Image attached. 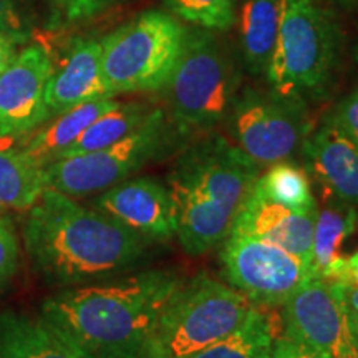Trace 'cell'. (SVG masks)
<instances>
[{
	"instance_id": "83f0119b",
	"label": "cell",
	"mask_w": 358,
	"mask_h": 358,
	"mask_svg": "<svg viewBox=\"0 0 358 358\" xmlns=\"http://www.w3.org/2000/svg\"><path fill=\"white\" fill-rule=\"evenodd\" d=\"M332 118L350 140L358 146V88L343 98L335 108Z\"/></svg>"
},
{
	"instance_id": "3957f363",
	"label": "cell",
	"mask_w": 358,
	"mask_h": 358,
	"mask_svg": "<svg viewBox=\"0 0 358 358\" xmlns=\"http://www.w3.org/2000/svg\"><path fill=\"white\" fill-rule=\"evenodd\" d=\"M261 169L219 134L196 141L178 156L166 186L176 211V236L189 256L226 241Z\"/></svg>"
},
{
	"instance_id": "d6a6232c",
	"label": "cell",
	"mask_w": 358,
	"mask_h": 358,
	"mask_svg": "<svg viewBox=\"0 0 358 358\" xmlns=\"http://www.w3.org/2000/svg\"><path fill=\"white\" fill-rule=\"evenodd\" d=\"M343 301H345L348 310L358 313V287L357 285L338 284Z\"/></svg>"
},
{
	"instance_id": "9c48e42d",
	"label": "cell",
	"mask_w": 358,
	"mask_h": 358,
	"mask_svg": "<svg viewBox=\"0 0 358 358\" xmlns=\"http://www.w3.org/2000/svg\"><path fill=\"white\" fill-rule=\"evenodd\" d=\"M224 123L231 143L261 168L292 159L308 136L306 103L257 88L239 92Z\"/></svg>"
},
{
	"instance_id": "e0dca14e",
	"label": "cell",
	"mask_w": 358,
	"mask_h": 358,
	"mask_svg": "<svg viewBox=\"0 0 358 358\" xmlns=\"http://www.w3.org/2000/svg\"><path fill=\"white\" fill-rule=\"evenodd\" d=\"M324 203L317 206L312 237L310 272L312 279L337 282L340 268L345 261L342 249L357 227L358 211L355 206L343 203L322 191Z\"/></svg>"
},
{
	"instance_id": "f1b7e54d",
	"label": "cell",
	"mask_w": 358,
	"mask_h": 358,
	"mask_svg": "<svg viewBox=\"0 0 358 358\" xmlns=\"http://www.w3.org/2000/svg\"><path fill=\"white\" fill-rule=\"evenodd\" d=\"M0 35L15 45L29 38V32L25 30L20 13L13 6V0H0Z\"/></svg>"
},
{
	"instance_id": "4316f807",
	"label": "cell",
	"mask_w": 358,
	"mask_h": 358,
	"mask_svg": "<svg viewBox=\"0 0 358 358\" xmlns=\"http://www.w3.org/2000/svg\"><path fill=\"white\" fill-rule=\"evenodd\" d=\"M120 0H53L58 24H77L93 19Z\"/></svg>"
},
{
	"instance_id": "7a4b0ae2",
	"label": "cell",
	"mask_w": 358,
	"mask_h": 358,
	"mask_svg": "<svg viewBox=\"0 0 358 358\" xmlns=\"http://www.w3.org/2000/svg\"><path fill=\"white\" fill-rule=\"evenodd\" d=\"M24 243L40 274L58 284H82L140 264L151 241L108 214L47 187L27 211Z\"/></svg>"
},
{
	"instance_id": "4dcf8cb0",
	"label": "cell",
	"mask_w": 358,
	"mask_h": 358,
	"mask_svg": "<svg viewBox=\"0 0 358 358\" xmlns=\"http://www.w3.org/2000/svg\"><path fill=\"white\" fill-rule=\"evenodd\" d=\"M337 284H348L358 287V250L350 254V256H345V261H343L342 268H340Z\"/></svg>"
},
{
	"instance_id": "7402d4cb",
	"label": "cell",
	"mask_w": 358,
	"mask_h": 358,
	"mask_svg": "<svg viewBox=\"0 0 358 358\" xmlns=\"http://www.w3.org/2000/svg\"><path fill=\"white\" fill-rule=\"evenodd\" d=\"M151 111L153 108H150L145 103H118L115 108L98 116L82 133V136L62 155V158L92 153V151L115 145L140 127Z\"/></svg>"
},
{
	"instance_id": "e575fe53",
	"label": "cell",
	"mask_w": 358,
	"mask_h": 358,
	"mask_svg": "<svg viewBox=\"0 0 358 358\" xmlns=\"http://www.w3.org/2000/svg\"><path fill=\"white\" fill-rule=\"evenodd\" d=\"M350 327H352L353 342H355V347L358 352V313H355V312H350Z\"/></svg>"
},
{
	"instance_id": "1f68e13d",
	"label": "cell",
	"mask_w": 358,
	"mask_h": 358,
	"mask_svg": "<svg viewBox=\"0 0 358 358\" xmlns=\"http://www.w3.org/2000/svg\"><path fill=\"white\" fill-rule=\"evenodd\" d=\"M13 55H15V43H12L10 40L0 35V73L10 64Z\"/></svg>"
},
{
	"instance_id": "9a60e30c",
	"label": "cell",
	"mask_w": 358,
	"mask_h": 358,
	"mask_svg": "<svg viewBox=\"0 0 358 358\" xmlns=\"http://www.w3.org/2000/svg\"><path fill=\"white\" fill-rule=\"evenodd\" d=\"M315 214L317 209L295 211L272 203L252 189L236 216L231 234L257 237L279 245L310 267Z\"/></svg>"
},
{
	"instance_id": "d4e9b609",
	"label": "cell",
	"mask_w": 358,
	"mask_h": 358,
	"mask_svg": "<svg viewBox=\"0 0 358 358\" xmlns=\"http://www.w3.org/2000/svg\"><path fill=\"white\" fill-rule=\"evenodd\" d=\"M174 17L201 29L226 32L236 25V0H163Z\"/></svg>"
},
{
	"instance_id": "277c9868",
	"label": "cell",
	"mask_w": 358,
	"mask_h": 358,
	"mask_svg": "<svg viewBox=\"0 0 358 358\" xmlns=\"http://www.w3.org/2000/svg\"><path fill=\"white\" fill-rule=\"evenodd\" d=\"M243 75L214 30L192 27L166 85L169 122L182 138L224 123L241 92Z\"/></svg>"
},
{
	"instance_id": "d6986e66",
	"label": "cell",
	"mask_w": 358,
	"mask_h": 358,
	"mask_svg": "<svg viewBox=\"0 0 358 358\" xmlns=\"http://www.w3.org/2000/svg\"><path fill=\"white\" fill-rule=\"evenodd\" d=\"M118 103L120 101L115 98H101V100L83 103L65 113L57 115L52 123L35 129L30 134L29 140L22 146V151L35 166L42 169L47 168L48 164L62 158V155L82 136V133L98 116L115 108Z\"/></svg>"
},
{
	"instance_id": "52a82bcc",
	"label": "cell",
	"mask_w": 358,
	"mask_h": 358,
	"mask_svg": "<svg viewBox=\"0 0 358 358\" xmlns=\"http://www.w3.org/2000/svg\"><path fill=\"white\" fill-rule=\"evenodd\" d=\"M186 27L163 10H148L101 40V66L111 95L159 92L176 66Z\"/></svg>"
},
{
	"instance_id": "836d02e7",
	"label": "cell",
	"mask_w": 358,
	"mask_h": 358,
	"mask_svg": "<svg viewBox=\"0 0 358 358\" xmlns=\"http://www.w3.org/2000/svg\"><path fill=\"white\" fill-rule=\"evenodd\" d=\"M29 136H17V134H0V153L8 150H15V148H22Z\"/></svg>"
},
{
	"instance_id": "5bb4252c",
	"label": "cell",
	"mask_w": 358,
	"mask_h": 358,
	"mask_svg": "<svg viewBox=\"0 0 358 358\" xmlns=\"http://www.w3.org/2000/svg\"><path fill=\"white\" fill-rule=\"evenodd\" d=\"M301 151L307 173L319 181L322 191L358 209V146L332 116L308 133Z\"/></svg>"
},
{
	"instance_id": "5b68a950",
	"label": "cell",
	"mask_w": 358,
	"mask_h": 358,
	"mask_svg": "<svg viewBox=\"0 0 358 358\" xmlns=\"http://www.w3.org/2000/svg\"><path fill=\"white\" fill-rule=\"evenodd\" d=\"M340 45L337 22L317 0H280L279 32L266 71L272 92L303 103L324 95Z\"/></svg>"
},
{
	"instance_id": "7c38bea8",
	"label": "cell",
	"mask_w": 358,
	"mask_h": 358,
	"mask_svg": "<svg viewBox=\"0 0 358 358\" xmlns=\"http://www.w3.org/2000/svg\"><path fill=\"white\" fill-rule=\"evenodd\" d=\"M53 58L43 45H29L15 53L0 73V134L30 136L50 118L45 88Z\"/></svg>"
},
{
	"instance_id": "8d00e7d4",
	"label": "cell",
	"mask_w": 358,
	"mask_h": 358,
	"mask_svg": "<svg viewBox=\"0 0 358 358\" xmlns=\"http://www.w3.org/2000/svg\"><path fill=\"white\" fill-rule=\"evenodd\" d=\"M355 58H357V62H358V45H357V48H355Z\"/></svg>"
},
{
	"instance_id": "ac0fdd59",
	"label": "cell",
	"mask_w": 358,
	"mask_h": 358,
	"mask_svg": "<svg viewBox=\"0 0 358 358\" xmlns=\"http://www.w3.org/2000/svg\"><path fill=\"white\" fill-rule=\"evenodd\" d=\"M0 358H85L45 317L0 315Z\"/></svg>"
},
{
	"instance_id": "ba28073f",
	"label": "cell",
	"mask_w": 358,
	"mask_h": 358,
	"mask_svg": "<svg viewBox=\"0 0 358 358\" xmlns=\"http://www.w3.org/2000/svg\"><path fill=\"white\" fill-rule=\"evenodd\" d=\"M181 140L185 138L169 122L166 111L153 108L140 127L115 145L62 158L43 168L45 187L71 198L100 194L151 161L164 158Z\"/></svg>"
},
{
	"instance_id": "cb8c5ba5",
	"label": "cell",
	"mask_w": 358,
	"mask_h": 358,
	"mask_svg": "<svg viewBox=\"0 0 358 358\" xmlns=\"http://www.w3.org/2000/svg\"><path fill=\"white\" fill-rule=\"evenodd\" d=\"M254 191L272 203L295 211H313L319 204L313 196L307 169L292 159L267 166L266 173L257 178Z\"/></svg>"
},
{
	"instance_id": "44dd1931",
	"label": "cell",
	"mask_w": 358,
	"mask_h": 358,
	"mask_svg": "<svg viewBox=\"0 0 358 358\" xmlns=\"http://www.w3.org/2000/svg\"><path fill=\"white\" fill-rule=\"evenodd\" d=\"M45 189L43 169L22 148L0 153V213L29 211Z\"/></svg>"
},
{
	"instance_id": "f546056e",
	"label": "cell",
	"mask_w": 358,
	"mask_h": 358,
	"mask_svg": "<svg viewBox=\"0 0 358 358\" xmlns=\"http://www.w3.org/2000/svg\"><path fill=\"white\" fill-rule=\"evenodd\" d=\"M268 358H325L319 352L312 350L310 347L303 345L302 342L289 337L287 334L275 335L272 342Z\"/></svg>"
},
{
	"instance_id": "d590c367",
	"label": "cell",
	"mask_w": 358,
	"mask_h": 358,
	"mask_svg": "<svg viewBox=\"0 0 358 358\" xmlns=\"http://www.w3.org/2000/svg\"><path fill=\"white\" fill-rule=\"evenodd\" d=\"M330 2L337 3V6L347 8V10H352V8L358 6V0H330Z\"/></svg>"
},
{
	"instance_id": "4fadbf2b",
	"label": "cell",
	"mask_w": 358,
	"mask_h": 358,
	"mask_svg": "<svg viewBox=\"0 0 358 358\" xmlns=\"http://www.w3.org/2000/svg\"><path fill=\"white\" fill-rule=\"evenodd\" d=\"M93 208L108 214L148 241L176 236V211L166 185L155 178H128L100 192Z\"/></svg>"
},
{
	"instance_id": "8fae6325",
	"label": "cell",
	"mask_w": 358,
	"mask_h": 358,
	"mask_svg": "<svg viewBox=\"0 0 358 358\" xmlns=\"http://www.w3.org/2000/svg\"><path fill=\"white\" fill-rule=\"evenodd\" d=\"M284 334L325 358H358L350 310L337 282L310 279L282 306Z\"/></svg>"
},
{
	"instance_id": "ffe728a7",
	"label": "cell",
	"mask_w": 358,
	"mask_h": 358,
	"mask_svg": "<svg viewBox=\"0 0 358 358\" xmlns=\"http://www.w3.org/2000/svg\"><path fill=\"white\" fill-rule=\"evenodd\" d=\"M280 0H243L236 12L243 57L250 73L266 75L277 32H279Z\"/></svg>"
},
{
	"instance_id": "6da1fadb",
	"label": "cell",
	"mask_w": 358,
	"mask_h": 358,
	"mask_svg": "<svg viewBox=\"0 0 358 358\" xmlns=\"http://www.w3.org/2000/svg\"><path fill=\"white\" fill-rule=\"evenodd\" d=\"M181 282L174 271H145L80 285L48 299L42 315L85 358H146L159 313Z\"/></svg>"
},
{
	"instance_id": "8992f818",
	"label": "cell",
	"mask_w": 358,
	"mask_h": 358,
	"mask_svg": "<svg viewBox=\"0 0 358 358\" xmlns=\"http://www.w3.org/2000/svg\"><path fill=\"white\" fill-rule=\"evenodd\" d=\"M254 307L206 272L182 280L159 313L146 358H186L203 350L234 334Z\"/></svg>"
},
{
	"instance_id": "30bf717a",
	"label": "cell",
	"mask_w": 358,
	"mask_h": 358,
	"mask_svg": "<svg viewBox=\"0 0 358 358\" xmlns=\"http://www.w3.org/2000/svg\"><path fill=\"white\" fill-rule=\"evenodd\" d=\"M226 282L256 307H282L312 279L310 267L279 245L229 234L221 250Z\"/></svg>"
},
{
	"instance_id": "603a6c76",
	"label": "cell",
	"mask_w": 358,
	"mask_h": 358,
	"mask_svg": "<svg viewBox=\"0 0 358 358\" xmlns=\"http://www.w3.org/2000/svg\"><path fill=\"white\" fill-rule=\"evenodd\" d=\"M275 335L271 317L254 307L234 334L186 358H268Z\"/></svg>"
},
{
	"instance_id": "2e32d148",
	"label": "cell",
	"mask_w": 358,
	"mask_h": 358,
	"mask_svg": "<svg viewBox=\"0 0 358 358\" xmlns=\"http://www.w3.org/2000/svg\"><path fill=\"white\" fill-rule=\"evenodd\" d=\"M115 98L101 66V42L77 40L60 65L53 64L45 88V105L52 116L62 115L83 103Z\"/></svg>"
},
{
	"instance_id": "484cf974",
	"label": "cell",
	"mask_w": 358,
	"mask_h": 358,
	"mask_svg": "<svg viewBox=\"0 0 358 358\" xmlns=\"http://www.w3.org/2000/svg\"><path fill=\"white\" fill-rule=\"evenodd\" d=\"M20 264V243L10 217L0 213V287L15 275Z\"/></svg>"
}]
</instances>
